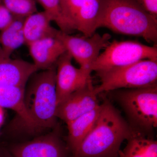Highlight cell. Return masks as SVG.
<instances>
[{
    "mask_svg": "<svg viewBox=\"0 0 157 157\" xmlns=\"http://www.w3.org/2000/svg\"><path fill=\"white\" fill-rule=\"evenodd\" d=\"M0 157H6L2 149H0Z\"/></svg>",
    "mask_w": 157,
    "mask_h": 157,
    "instance_id": "24",
    "label": "cell"
},
{
    "mask_svg": "<svg viewBox=\"0 0 157 157\" xmlns=\"http://www.w3.org/2000/svg\"><path fill=\"white\" fill-rule=\"evenodd\" d=\"M56 65L48 70L37 71L26 85L24 102L36 128H52L56 126Z\"/></svg>",
    "mask_w": 157,
    "mask_h": 157,
    "instance_id": "3",
    "label": "cell"
},
{
    "mask_svg": "<svg viewBox=\"0 0 157 157\" xmlns=\"http://www.w3.org/2000/svg\"><path fill=\"white\" fill-rule=\"evenodd\" d=\"M1 126H0V137L1 136Z\"/></svg>",
    "mask_w": 157,
    "mask_h": 157,
    "instance_id": "25",
    "label": "cell"
},
{
    "mask_svg": "<svg viewBox=\"0 0 157 157\" xmlns=\"http://www.w3.org/2000/svg\"><path fill=\"white\" fill-rule=\"evenodd\" d=\"M101 84L97 95L120 89L141 88L157 84V61L144 59L124 67L97 72Z\"/></svg>",
    "mask_w": 157,
    "mask_h": 157,
    "instance_id": "4",
    "label": "cell"
},
{
    "mask_svg": "<svg viewBox=\"0 0 157 157\" xmlns=\"http://www.w3.org/2000/svg\"><path fill=\"white\" fill-rule=\"evenodd\" d=\"M95 123L73 157H119L123 142L134 130L109 101L101 104Z\"/></svg>",
    "mask_w": 157,
    "mask_h": 157,
    "instance_id": "1",
    "label": "cell"
},
{
    "mask_svg": "<svg viewBox=\"0 0 157 157\" xmlns=\"http://www.w3.org/2000/svg\"><path fill=\"white\" fill-rule=\"evenodd\" d=\"M38 71L33 63L11 58L0 47V86L25 87L30 77Z\"/></svg>",
    "mask_w": 157,
    "mask_h": 157,
    "instance_id": "12",
    "label": "cell"
},
{
    "mask_svg": "<svg viewBox=\"0 0 157 157\" xmlns=\"http://www.w3.org/2000/svg\"><path fill=\"white\" fill-rule=\"evenodd\" d=\"M14 16L6 7L0 2V31H2L10 23Z\"/></svg>",
    "mask_w": 157,
    "mask_h": 157,
    "instance_id": "21",
    "label": "cell"
},
{
    "mask_svg": "<svg viewBox=\"0 0 157 157\" xmlns=\"http://www.w3.org/2000/svg\"><path fill=\"white\" fill-rule=\"evenodd\" d=\"M52 21L46 12H37L26 17L24 25L25 44L48 38H56L59 30L51 24Z\"/></svg>",
    "mask_w": 157,
    "mask_h": 157,
    "instance_id": "14",
    "label": "cell"
},
{
    "mask_svg": "<svg viewBox=\"0 0 157 157\" xmlns=\"http://www.w3.org/2000/svg\"><path fill=\"white\" fill-rule=\"evenodd\" d=\"M67 52L60 57L56 63V92L58 105L72 93L92 81L91 74L75 67Z\"/></svg>",
    "mask_w": 157,
    "mask_h": 157,
    "instance_id": "10",
    "label": "cell"
},
{
    "mask_svg": "<svg viewBox=\"0 0 157 157\" xmlns=\"http://www.w3.org/2000/svg\"><path fill=\"white\" fill-rule=\"evenodd\" d=\"M111 36L109 34L94 33L90 37L76 36L59 31L56 38L63 43L66 51L80 66L90 74L91 67L100 52L109 45Z\"/></svg>",
    "mask_w": 157,
    "mask_h": 157,
    "instance_id": "7",
    "label": "cell"
},
{
    "mask_svg": "<svg viewBox=\"0 0 157 157\" xmlns=\"http://www.w3.org/2000/svg\"><path fill=\"white\" fill-rule=\"evenodd\" d=\"M68 149L58 134L52 132L3 150L10 157H68Z\"/></svg>",
    "mask_w": 157,
    "mask_h": 157,
    "instance_id": "9",
    "label": "cell"
},
{
    "mask_svg": "<svg viewBox=\"0 0 157 157\" xmlns=\"http://www.w3.org/2000/svg\"><path fill=\"white\" fill-rule=\"evenodd\" d=\"M0 2L15 17H26L37 12L35 0H0Z\"/></svg>",
    "mask_w": 157,
    "mask_h": 157,
    "instance_id": "20",
    "label": "cell"
},
{
    "mask_svg": "<svg viewBox=\"0 0 157 157\" xmlns=\"http://www.w3.org/2000/svg\"><path fill=\"white\" fill-rule=\"evenodd\" d=\"M119 157H157V140L147 138L138 132H133Z\"/></svg>",
    "mask_w": 157,
    "mask_h": 157,
    "instance_id": "18",
    "label": "cell"
},
{
    "mask_svg": "<svg viewBox=\"0 0 157 157\" xmlns=\"http://www.w3.org/2000/svg\"><path fill=\"white\" fill-rule=\"evenodd\" d=\"M144 10L155 18H157V0H136Z\"/></svg>",
    "mask_w": 157,
    "mask_h": 157,
    "instance_id": "22",
    "label": "cell"
},
{
    "mask_svg": "<svg viewBox=\"0 0 157 157\" xmlns=\"http://www.w3.org/2000/svg\"><path fill=\"white\" fill-rule=\"evenodd\" d=\"M144 59L157 61V48L135 41H113L100 54L92 66L97 72L124 67Z\"/></svg>",
    "mask_w": 157,
    "mask_h": 157,
    "instance_id": "6",
    "label": "cell"
},
{
    "mask_svg": "<svg viewBox=\"0 0 157 157\" xmlns=\"http://www.w3.org/2000/svg\"><path fill=\"white\" fill-rule=\"evenodd\" d=\"M28 47L33 63L38 71L48 70L56 65L60 57L67 51L63 43L55 38L41 39Z\"/></svg>",
    "mask_w": 157,
    "mask_h": 157,
    "instance_id": "13",
    "label": "cell"
},
{
    "mask_svg": "<svg viewBox=\"0 0 157 157\" xmlns=\"http://www.w3.org/2000/svg\"><path fill=\"white\" fill-rule=\"evenodd\" d=\"M99 26L156 44L157 19L136 0H100Z\"/></svg>",
    "mask_w": 157,
    "mask_h": 157,
    "instance_id": "2",
    "label": "cell"
},
{
    "mask_svg": "<svg viewBox=\"0 0 157 157\" xmlns=\"http://www.w3.org/2000/svg\"><path fill=\"white\" fill-rule=\"evenodd\" d=\"M25 89L19 86H0V107L11 109L16 113L25 125L31 128H36L25 105Z\"/></svg>",
    "mask_w": 157,
    "mask_h": 157,
    "instance_id": "15",
    "label": "cell"
},
{
    "mask_svg": "<svg viewBox=\"0 0 157 157\" xmlns=\"http://www.w3.org/2000/svg\"><path fill=\"white\" fill-rule=\"evenodd\" d=\"M25 18L14 16L11 22L1 31V48L8 56H11L14 51L25 44L24 25Z\"/></svg>",
    "mask_w": 157,
    "mask_h": 157,
    "instance_id": "17",
    "label": "cell"
},
{
    "mask_svg": "<svg viewBox=\"0 0 157 157\" xmlns=\"http://www.w3.org/2000/svg\"><path fill=\"white\" fill-rule=\"evenodd\" d=\"M117 94L118 101L134 126L146 132L157 128V84L124 89Z\"/></svg>",
    "mask_w": 157,
    "mask_h": 157,
    "instance_id": "5",
    "label": "cell"
},
{
    "mask_svg": "<svg viewBox=\"0 0 157 157\" xmlns=\"http://www.w3.org/2000/svg\"><path fill=\"white\" fill-rule=\"evenodd\" d=\"M101 104L67 124L68 147L73 153L87 136L95 123L101 110Z\"/></svg>",
    "mask_w": 157,
    "mask_h": 157,
    "instance_id": "16",
    "label": "cell"
},
{
    "mask_svg": "<svg viewBox=\"0 0 157 157\" xmlns=\"http://www.w3.org/2000/svg\"><path fill=\"white\" fill-rule=\"evenodd\" d=\"M4 108L0 107V126L2 127L5 121V115Z\"/></svg>",
    "mask_w": 157,
    "mask_h": 157,
    "instance_id": "23",
    "label": "cell"
},
{
    "mask_svg": "<svg viewBox=\"0 0 157 157\" xmlns=\"http://www.w3.org/2000/svg\"><path fill=\"white\" fill-rule=\"evenodd\" d=\"M50 17L52 21L56 24L60 30L70 34L75 31L73 25L65 16L62 9L60 0H37Z\"/></svg>",
    "mask_w": 157,
    "mask_h": 157,
    "instance_id": "19",
    "label": "cell"
},
{
    "mask_svg": "<svg viewBox=\"0 0 157 157\" xmlns=\"http://www.w3.org/2000/svg\"><path fill=\"white\" fill-rule=\"evenodd\" d=\"M92 81L68 96L58 105L56 116L67 124L98 107Z\"/></svg>",
    "mask_w": 157,
    "mask_h": 157,
    "instance_id": "11",
    "label": "cell"
},
{
    "mask_svg": "<svg viewBox=\"0 0 157 157\" xmlns=\"http://www.w3.org/2000/svg\"><path fill=\"white\" fill-rule=\"evenodd\" d=\"M65 16L75 30L90 37L99 28L100 0H60Z\"/></svg>",
    "mask_w": 157,
    "mask_h": 157,
    "instance_id": "8",
    "label": "cell"
}]
</instances>
